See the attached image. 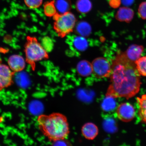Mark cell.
I'll list each match as a JSON object with an SVG mask.
<instances>
[{"instance_id":"obj_1","label":"cell","mask_w":146,"mask_h":146,"mask_svg":"<svg viewBox=\"0 0 146 146\" xmlns=\"http://www.w3.org/2000/svg\"><path fill=\"white\" fill-rule=\"evenodd\" d=\"M112 72L106 96L124 98L128 100L139 92L142 83L135 64L129 60L124 52L117 55L112 61Z\"/></svg>"},{"instance_id":"obj_2","label":"cell","mask_w":146,"mask_h":146,"mask_svg":"<svg viewBox=\"0 0 146 146\" xmlns=\"http://www.w3.org/2000/svg\"><path fill=\"white\" fill-rule=\"evenodd\" d=\"M37 121L40 130L50 141L65 139L70 133L67 118L60 113L40 115Z\"/></svg>"},{"instance_id":"obj_3","label":"cell","mask_w":146,"mask_h":146,"mask_svg":"<svg viewBox=\"0 0 146 146\" xmlns=\"http://www.w3.org/2000/svg\"><path fill=\"white\" fill-rule=\"evenodd\" d=\"M25 52L26 62L30 66L33 71L35 70L37 62L47 60L49 57L47 51L34 36H27Z\"/></svg>"},{"instance_id":"obj_4","label":"cell","mask_w":146,"mask_h":146,"mask_svg":"<svg viewBox=\"0 0 146 146\" xmlns=\"http://www.w3.org/2000/svg\"><path fill=\"white\" fill-rule=\"evenodd\" d=\"M53 19L54 30L60 37L64 38L74 31L76 19L72 13L60 14L57 12L53 16Z\"/></svg>"},{"instance_id":"obj_5","label":"cell","mask_w":146,"mask_h":146,"mask_svg":"<svg viewBox=\"0 0 146 146\" xmlns=\"http://www.w3.org/2000/svg\"><path fill=\"white\" fill-rule=\"evenodd\" d=\"M93 72L95 77L102 78L110 77L112 72L111 64L105 58H96L92 63Z\"/></svg>"},{"instance_id":"obj_6","label":"cell","mask_w":146,"mask_h":146,"mask_svg":"<svg viewBox=\"0 0 146 146\" xmlns=\"http://www.w3.org/2000/svg\"><path fill=\"white\" fill-rule=\"evenodd\" d=\"M116 113L119 119L126 123L132 121L136 115L134 107L128 103H121L119 105L117 108Z\"/></svg>"},{"instance_id":"obj_7","label":"cell","mask_w":146,"mask_h":146,"mask_svg":"<svg viewBox=\"0 0 146 146\" xmlns=\"http://www.w3.org/2000/svg\"><path fill=\"white\" fill-rule=\"evenodd\" d=\"M15 74L8 65L0 64V91L13 84Z\"/></svg>"},{"instance_id":"obj_8","label":"cell","mask_w":146,"mask_h":146,"mask_svg":"<svg viewBox=\"0 0 146 146\" xmlns=\"http://www.w3.org/2000/svg\"><path fill=\"white\" fill-rule=\"evenodd\" d=\"M26 61L22 56L13 54L9 57L8 63L9 66L14 72H22L25 68Z\"/></svg>"},{"instance_id":"obj_9","label":"cell","mask_w":146,"mask_h":146,"mask_svg":"<svg viewBox=\"0 0 146 146\" xmlns=\"http://www.w3.org/2000/svg\"><path fill=\"white\" fill-rule=\"evenodd\" d=\"M143 51V46L134 44L130 45L124 53L128 59L135 63L141 57Z\"/></svg>"},{"instance_id":"obj_10","label":"cell","mask_w":146,"mask_h":146,"mask_svg":"<svg viewBox=\"0 0 146 146\" xmlns=\"http://www.w3.org/2000/svg\"><path fill=\"white\" fill-rule=\"evenodd\" d=\"M82 135L85 138L89 140L94 139L99 132L98 127L94 123H88L84 125L82 128Z\"/></svg>"},{"instance_id":"obj_11","label":"cell","mask_w":146,"mask_h":146,"mask_svg":"<svg viewBox=\"0 0 146 146\" xmlns=\"http://www.w3.org/2000/svg\"><path fill=\"white\" fill-rule=\"evenodd\" d=\"M134 14V11L132 9L127 7H122L117 12L115 18L119 21L129 23L132 21Z\"/></svg>"},{"instance_id":"obj_12","label":"cell","mask_w":146,"mask_h":146,"mask_svg":"<svg viewBox=\"0 0 146 146\" xmlns=\"http://www.w3.org/2000/svg\"><path fill=\"white\" fill-rule=\"evenodd\" d=\"M76 70L80 76L83 77H87L92 74V63L87 60H82L78 64Z\"/></svg>"},{"instance_id":"obj_13","label":"cell","mask_w":146,"mask_h":146,"mask_svg":"<svg viewBox=\"0 0 146 146\" xmlns=\"http://www.w3.org/2000/svg\"><path fill=\"white\" fill-rule=\"evenodd\" d=\"M139 106L138 115L142 122L146 124V94L137 98Z\"/></svg>"},{"instance_id":"obj_14","label":"cell","mask_w":146,"mask_h":146,"mask_svg":"<svg viewBox=\"0 0 146 146\" xmlns=\"http://www.w3.org/2000/svg\"><path fill=\"white\" fill-rule=\"evenodd\" d=\"M91 30L90 25L86 22L84 21L78 23L76 28V33L84 37L89 36L91 34Z\"/></svg>"},{"instance_id":"obj_15","label":"cell","mask_w":146,"mask_h":146,"mask_svg":"<svg viewBox=\"0 0 146 146\" xmlns=\"http://www.w3.org/2000/svg\"><path fill=\"white\" fill-rule=\"evenodd\" d=\"M76 10L82 14H86L92 8V3L90 0H78L76 3Z\"/></svg>"},{"instance_id":"obj_16","label":"cell","mask_w":146,"mask_h":146,"mask_svg":"<svg viewBox=\"0 0 146 146\" xmlns=\"http://www.w3.org/2000/svg\"><path fill=\"white\" fill-rule=\"evenodd\" d=\"M73 44L76 50L83 52L86 50L88 46V43L87 39L84 36H76L74 38Z\"/></svg>"},{"instance_id":"obj_17","label":"cell","mask_w":146,"mask_h":146,"mask_svg":"<svg viewBox=\"0 0 146 146\" xmlns=\"http://www.w3.org/2000/svg\"><path fill=\"white\" fill-rule=\"evenodd\" d=\"M55 5L58 13L60 14L69 12L72 8L70 0H56Z\"/></svg>"},{"instance_id":"obj_18","label":"cell","mask_w":146,"mask_h":146,"mask_svg":"<svg viewBox=\"0 0 146 146\" xmlns=\"http://www.w3.org/2000/svg\"><path fill=\"white\" fill-rule=\"evenodd\" d=\"M115 98L111 96H106L102 104V109L106 112L113 110L116 106V103Z\"/></svg>"},{"instance_id":"obj_19","label":"cell","mask_w":146,"mask_h":146,"mask_svg":"<svg viewBox=\"0 0 146 146\" xmlns=\"http://www.w3.org/2000/svg\"><path fill=\"white\" fill-rule=\"evenodd\" d=\"M44 12L47 17H53L58 12L55 1L53 0L45 3L44 5Z\"/></svg>"},{"instance_id":"obj_20","label":"cell","mask_w":146,"mask_h":146,"mask_svg":"<svg viewBox=\"0 0 146 146\" xmlns=\"http://www.w3.org/2000/svg\"><path fill=\"white\" fill-rule=\"evenodd\" d=\"M135 63L140 76L146 77V56H141Z\"/></svg>"},{"instance_id":"obj_21","label":"cell","mask_w":146,"mask_h":146,"mask_svg":"<svg viewBox=\"0 0 146 146\" xmlns=\"http://www.w3.org/2000/svg\"><path fill=\"white\" fill-rule=\"evenodd\" d=\"M103 125L104 129L107 132L113 133L116 131L117 127L114 120L110 119L105 120Z\"/></svg>"},{"instance_id":"obj_22","label":"cell","mask_w":146,"mask_h":146,"mask_svg":"<svg viewBox=\"0 0 146 146\" xmlns=\"http://www.w3.org/2000/svg\"><path fill=\"white\" fill-rule=\"evenodd\" d=\"M25 5L31 9L39 8L42 4L43 0H24Z\"/></svg>"},{"instance_id":"obj_23","label":"cell","mask_w":146,"mask_h":146,"mask_svg":"<svg viewBox=\"0 0 146 146\" xmlns=\"http://www.w3.org/2000/svg\"><path fill=\"white\" fill-rule=\"evenodd\" d=\"M139 15L142 19H146V1L142 3L138 9Z\"/></svg>"},{"instance_id":"obj_24","label":"cell","mask_w":146,"mask_h":146,"mask_svg":"<svg viewBox=\"0 0 146 146\" xmlns=\"http://www.w3.org/2000/svg\"><path fill=\"white\" fill-rule=\"evenodd\" d=\"M65 140V139L58 140V141L54 142V143L56 144L55 145H70V143Z\"/></svg>"}]
</instances>
